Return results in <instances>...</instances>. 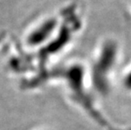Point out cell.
<instances>
[{"label": "cell", "mask_w": 131, "mask_h": 130, "mask_svg": "<svg viewBox=\"0 0 131 130\" xmlns=\"http://www.w3.org/2000/svg\"><path fill=\"white\" fill-rule=\"evenodd\" d=\"M60 23L61 12L41 19L24 34V44L29 48H43L56 35Z\"/></svg>", "instance_id": "2"}, {"label": "cell", "mask_w": 131, "mask_h": 130, "mask_svg": "<svg viewBox=\"0 0 131 130\" xmlns=\"http://www.w3.org/2000/svg\"><path fill=\"white\" fill-rule=\"evenodd\" d=\"M125 6H126L128 14L131 17V0H125Z\"/></svg>", "instance_id": "4"}, {"label": "cell", "mask_w": 131, "mask_h": 130, "mask_svg": "<svg viewBox=\"0 0 131 130\" xmlns=\"http://www.w3.org/2000/svg\"><path fill=\"white\" fill-rule=\"evenodd\" d=\"M121 81L124 89L131 94V61L122 71Z\"/></svg>", "instance_id": "3"}, {"label": "cell", "mask_w": 131, "mask_h": 130, "mask_svg": "<svg viewBox=\"0 0 131 130\" xmlns=\"http://www.w3.org/2000/svg\"><path fill=\"white\" fill-rule=\"evenodd\" d=\"M37 130H47V129H37Z\"/></svg>", "instance_id": "5"}, {"label": "cell", "mask_w": 131, "mask_h": 130, "mask_svg": "<svg viewBox=\"0 0 131 130\" xmlns=\"http://www.w3.org/2000/svg\"><path fill=\"white\" fill-rule=\"evenodd\" d=\"M123 59V46L115 36L107 34L95 44L86 63L91 87L105 95L111 90Z\"/></svg>", "instance_id": "1"}]
</instances>
